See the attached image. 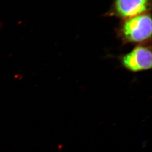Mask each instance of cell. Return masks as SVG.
Wrapping results in <instances>:
<instances>
[{
    "instance_id": "2",
    "label": "cell",
    "mask_w": 152,
    "mask_h": 152,
    "mask_svg": "<svg viewBox=\"0 0 152 152\" xmlns=\"http://www.w3.org/2000/svg\"><path fill=\"white\" fill-rule=\"evenodd\" d=\"M122 64L128 70L138 72L152 68V52L147 46H139L122 58Z\"/></svg>"
},
{
    "instance_id": "1",
    "label": "cell",
    "mask_w": 152,
    "mask_h": 152,
    "mask_svg": "<svg viewBox=\"0 0 152 152\" xmlns=\"http://www.w3.org/2000/svg\"><path fill=\"white\" fill-rule=\"evenodd\" d=\"M124 42L138 43L146 42L152 36V19L148 13L126 19L120 29Z\"/></svg>"
},
{
    "instance_id": "3",
    "label": "cell",
    "mask_w": 152,
    "mask_h": 152,
    "mask_svg": "<svg viewBox=\"0 0 152 152\" xmlns=\"http://www.w3.org/2000/svg\"><path fill=\"white\" fill-rule=\"evenodd\" d=\"M151 7V0H114L113 11L126 19L147 13Z\"/></svg>"
}]
</instances>
